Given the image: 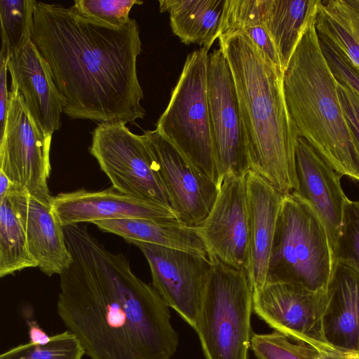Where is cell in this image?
<instances>
[{
  "label": "cell",
  "mask_w": 359,
  "mask_h": 359,
  "mask_svg": "<svg viewBox=\"0 0 359 359\" xmlns=\"http://www.w3.org/2000/svg\"><path fill=\"white\" fill-rule=\"evenodd\" d=\"M72 257L60 274L57 312L90 359H170L178 346L156 290L78 224L63 227Z\"/></svg>",
  "instance_id": "cell-1"
},
{
  "label": "cell",
  "mask_w": 359,
  "mask_h": 359,
  "mask_svg": "<svg viewBox=\"0 0 359 359\" xmlns=\"http://www.w3.org/2000/svg\"><path fill=\"white\" fill-rule=\"evenodd\" d=\"M32 41L48 64L69 117L132 124L144 117L137 74L142 49L135 19L114 27L71 7L34 0Z\"/></svg>",
  "instance_id": "cell-2"
},
{
  "label": "cell",
  "mask_w": 359,
  "mask_h": 359,
  "mask_svg": "<svg viewBox=\"0 0 359 359\" xmlns=\"http://www.w3.org/2000/svg\"><path fill=\"white\" fill-rule=\"evenodd\" d=\"M232 72L245 129L250 170L284 196L297 188L299 135L285 102L283 73L244 34L218 37Z\"/></svg>",
  "instance_id": "cell-3"
},
{
  "label": "cell",
  "mask_w": 359,
  "mask_h": 359,
  "mask_svg": "<svg viewBox=\"0 0 359 359\" xmlns=\"http://www.w3.org/2000/svg\"><path fill=\"white\" fill-rule=\"evenodd\" d=\"M283 91L299 137L342 176L359 182V151L323 54L316 19L303 29L283 72Z\"/></svg>",
  "instance_id": "cell-4"
},
{
  "label": "cell",
  "mask_w": 359,
  "mask_h": 359,
  "mask_svg": "<svg viewBox=\"0 0 359 359\" xmlns=\"http://www.w3.org/2000/svg\"><path fill=\"white\" fill-rule=\"evenodd\" d=\"M334 259L326 229L311 206L294 191L280 208L266 283H285L311 290L327 289Z\"/></svg>",
  "instance_id": "cell-5"
},
{
  "label": "cell",
  "mask_w": 359,
  "mask_h": 359,
  "mask_svg": "<svg viewBox=\"0 0 359 359\" xmlns=\"http://www.w3.org/2000/svg\"><path fill=\"white\" fill-rule=\"evenodd\" d=\"M196 328L206 359H248L253 289L245 270L215 257Z\"/></svg>",
  "instance_id": "cell-6"
},
{
  "label": "cell",
  "mask_w": 359,
  "mask_h": 359,
  "mask_svg": "<svg viewBox=\"0 0 359 359\" xmlns=\"http://www.w3.org/2000/svg\"><path fill=\"white\" fill-rule=\"evenodd\" d=\"M209 50L201 47L187 56L156 129L218 184L207 95Z\"/></svg>",
  "instance_id": "cell-7"
},
{
  "label": "cell",
  "mask_w": 359,
  "mask_h": 359,
  "mask_svg": "<svg viewBox=\"0 0 359 359\" xmlns=\"http://www.w3.org/2000/svg\"><path fill=\"white\" fill-rule=\"evenodd\" d=\"M89 152L117 191L171 209L150 150L126 123L97 124Z\"/></svg>",
  "instance_id": "cell-8"
},
{
  "label": "cell",
  "mask_w": 359,
  "mask_h": 359,
  "mask_svg": "<svg viewBox=\"0 0 359 359\" xmlns=\"http://www.w3.org/2000/svg\"><path fill=\"white\" fill-rule=\"evenodd\" d=\"M51 135L45 134L16 90L11 89L0 137V172L18 187L50 207L48 189Z\"/></svg>",
  "instance_id": "cell-9"
},
{
  "label": "cell",
  "mask_w": 359,
  "mask_h": 359,
  "mask_svg": "<svg viewBox=\"0 0 359 359\" xmlns=\"http://www.w3.org/2000/svg\"><path fill=\"white\" fill-rule=\"evenodd\" d=\"M207 95L218 184L250 170L245 129L230 65L219 48L208 55Z\"/></svg>",
  "instance_id": "cell-10"
},
{
  "label": "cell",
  "mask_w": 359,
  "mask_h": 359,
  "mask_svg": "<svg viewBox=\"0 0 359 359\" xmlns=\"http://www.w3.org/2000/svg\"><path fill=\"white\" fill-rule=\"evenodd\" d=\"M327 288L311 290L285 283H266L253 292V311L270 327L291 340L318 351L335 349L326 341L323 327Z\"/></svg>",
  "instance_id": "cell-11"
},
{
  "label": "cell",
  "mask_w": 359,
  "mask_h": 359,
  "mask_svg": "<svg viewBox=\"0 0 359 359\" xmlns=\"http://www.w3.org/2000/svg\"><path fill=\"white\" fill-rule=\"evenodd\" d=\"M150 150L170 205L180 222L198 227L209 214L219 185L200 172L157 129L141 135Z\"/></svg>",
  "instance_id": "cell-12"
},
{
  "label": "cell",
  "mask_w": 359,
  "mask_h": 359,
  "mask_svg": "<svg viewBox=\"0 0 359 359\" xmlns=\"http://www.w3.org/2000/svg\"><path fill=\"white\" fill-rule=\"evenodd\" d=\"M132 243L149 264L153 287L195 329L210 269L209 257L150 243Z\"/></svg>",
  "instance_id": "cell-13"
},
{
  "label": "cell",
  "mask_w": 359,
  "mask_h": 359,
  "mask_svg": "<svg viewBox=\"0 0 359 359\" xmlns=\"http://www.w3.org/2000/svg\"><path fill=\"white\" fill-rule=\"evenodd\" d=\"M196 228L208 257L248 272L250 229L245 175L223 180L209 214Z\"/></svg>",
  "instance_id": "cell-14"
},
{
  "label": "cell",
  "mask_w": 359,
  "mask_h": 359,
  "mask_svg": "<svg viewBox=\"0 0 359 359\" xmlns=\"http://www.w3.org/2000/svg\"><path fill=\"white\" fill-rule=\"evenodd\" d=\"M50 208L63 227L123 218L178 220L172 209L121 194L112 187L60 193L52 196Z\"/></svg>",
  "instance_id": "cell-15"
},
{
  "label": "cell",
  "mask_w": 359,
  "mask_h": 359,
  "mask_svg": "<svg viewBox=\"0 0 359 359\" xmlns=\"http://www.w3.org/2000/svg\"><path fill=\"white\" fill-rule=\"evenodd\" d=\"M296 172L297 188L294 192L321 219L334 255L348 198L341 185L342 175L299 136L296 148Z\"/></svg>",
  "instance_id": "cell-16"
},
{
  "label": "cell",
  "mask_w": 359,
  "mask_h": 359,
  "mask_svg": "<svg viewBox=\"0 0 359 359\" xmlns=\"http://www.w3.org/2000/svg\"><path fill=\"white\" fill-rule=\"evenodd\" d=\"M7 57L11 89L21 95L43 132L52 136L60 128L65 100L53 79L48 62L32 40Z\"/></svg>",
  "instance_id": "cell-17"
},
{
  "label": "cell",
  "mask_w": 359,
  "mask_h": 359,
  "mask_svg": "<svg viewBox=\"0 0 359 359\" xmlns=\"http://www.w3.org/2000/svg\"><path fill=\"white\" fill-rule=\"evenodd\" d=\"M6 196L21 222L29 252L37 267L48 276L60 275L70 266L72 257L63 226L51 208L14 184Z\"/></svg>",
  "instance_id": "cell-18"
},
{
  "label": "cell",
  "mask_w": 359,
  "mask_h": 359,
  "mask_svg": "<svg viewBox=\"0 0 359 359\" xmlns=\"http://www.w3.org/2000/svg\"><path fill=\"white\" fill-rule=\"evenodd\" d=\"M250 229L248 274L253 292L266 281L278 219L285 196L252 170L245 174Z\"/></svg>",
  "instance_id": "cell-19"
},
{
  "label": "cell",
  "mask_w": 359,
  "mask_h": 359,
  "mask_svg": "<svg viewBox=\"0 0 359 359\" xmlns=\"http://www.w3.org/2000/svg\"><path fill=\"white\" fill-rule=\"evenodd\" d=\"M323 334L332 348L359 355V273L335 262L327 287Z\"/></svg>",
  "instance_id": "cell-20"
},
{
  "label": "cell",
  "mask_w": 359,
  "mask_h": 359,
  "mask_svg": "<svg viewBox=\"0 0 359 359\" xmlns=\"http://www.w3.org/2000/svg\"><path fill=\"white\" fill-rule=\"evenodd\" d=\"M93 224L101 231L119 236L130 243L138 241L208 257L197 228L186 226L178 220L123 218Z\"/></svg>",
  "instance_id": "cell-21"
},
{
  "label": "cell",
  "mask_w": 359,
  "mask_h": 359,
  "mask_svg": "<svg viewBox=\"0 0 359 359\" xmlns=\"http://www.w3.org/2000/svg\"><path fill=\"white\" fill-rule=\"evenodd\" d=\"M172 32L181 42L210 48L218 39L226 0H161Z\"/></svg>",
  "instance_id": "cell-22"
},
{
  "label": "cell",
  "mask_w": 359,
  "mask_h": 359,
  "mask_svg": "<svg viewBox=\"0 0 359 359\" xmlns=\"http://www.w3.org/2000/svg\"><path fill=\"white\" fill-rule=\"evenodd\" d=\"M321 0H266L264 23L276 48L283 72L307 24L316 18Z\"/></svg>",
  "instance_id": "cell-23"
},
{
  "label": "cell",
  "mask_w": 359,
  "mask_h": 359,
  "mask_svg": "<svg viewBox=\"0 0 359 359\" xmlns=\"http://www.w3.org/2000/svg\"><path fill=\"white\" fill-rule=\"evenodd\" d=\"M266 0H226L219 36L235 32L246 35L265 60L283 72L278 55L264 24Z\"/></svg>",
  "instance_id": "cell-24"
},
{
  "label": "cell",
  "mask_w": 359,
  "mask_h": 359,
  "mask_svg": "<svg viewBox=\"0 0 359 359\" xmlns=\"http://www.w3.org/2000/svg\"><path fill=\"white\" fill-rule=\"evenodd\" d=\"M316 28L359 72V13L346 0L321 1Z\"/></svg>",
  "instance_id": "cell-25"
},
{
  "label": "cell",
  "mask_w": 359,
  "mask_h": 359,
  "mask_svg": "<svg viewBox=\"0 0 359 359\" xmlns=\"http://www.w3.org/2000/svg\"><path fill=\"white\" fill-rule=\"evenodd\" d=\"M37 267L25 231L8 196L0 198V277Z\"/></svg>",
  "instance_id": "cell-26"
},
{
  "label": "cell",
  "mask_w": 359,
  "mask_h": 359,
  "mask_svg": "<svg viewBox=\"0 0 359 359\" xmlns=\"http://www.w3.org/2000/svg\"><path fill=\"white\" fill-rule=\"evenodd\" d=\"M34 0H1V53L10 56L32 40Z\"/></svg>",
  "instance_id": "cell-27"
},
{
  "label": "cell",
  "mask_w": 359,
  "mask_h": 359,
  "mask_svg": "<svg viewBox=\"0 0 359 359\" xmlns=\"http://www.w3.org/2000/svg\"><path fill=\"white\" fill-rule=\"evenodd\" d=\"M85 351L76 337L66 330L51 336L44 345L29 341L13 347L0 355V359H82Z\"/></svg>",
  "instance_id": "cell-28"
},
{
  "label": "cell",
  "mask_w": 359,
  "mask_h": 359,
  "mask_svg": "<svg viewBox=\"0 0 359 359\" xmlns=\"http://www.w3.org/2000/svg\"><path fill=\"white\" fill-rule=\"evenodd\" d=\"M250 348L256 359H313V347L294 341L276 331L253 333Z\"/></svg>",
  "instance_id": "cell-29"
},
{
  "label": "cell",
  "mask_w": 359,
  "mask_h": 359,
  "mask_svg": "<svg viewBox=\"0 0 359 359\" xmlns=\"http://www.w3.org/2000/svg\"><path fill=\"white\" fill-rule=\"evenodd\" d=\"M138 0H76L71 8L90 20L114 27H121L131 20L130 11Z\"/></svg>",
  "instance_id": "cell-30"
},
{
  "label": "cell",
  "mask_w": 359,
  "mask_h": 359,
  "mask_svg": "<svg viewBox=\"0 0 359 359\" xmlns=\"http://www.w3.org/2000/svg\"><path fill=\"white\" fill-rule=\"evenodd\" d=\"M334 259V263L345 264L359 273V201L347 198L345 203Z\"/></svg>",
  "instance_id": "cell-31"
},
{
  "label": "cell",
  "mask_w": 359,
  "mask_h": 359,
  "mask_svg": "<svg viewBox=\"0 0 359 359\" xmlns=\"http://www.w3.org/2000/svg\"><path fill=\"white\" fill-rule=\"evenodd\" d=\"M318 37L323 54L335 79L359 95V72L344 55L324 37L320 35Z\"/></svg>",
  "instance_id": "cell-32"
},
{
  "label": "cell",
  "mask_w": 359,
  "mask_h": 359,
  "mask_svg": "<svg viewBox=\"0 0 359 359\" xmlns=\"http://www.w3.org/2000/svg\"><path fill=\"white\" fill-rule=\"evenodd\" d=\"M337 90L344 114L359 151V95L339 82Z\"/></svg>",
  "instance_id": "cell-33"
},
{
  "label": "cell",
  "mask_w": 359,
  "mask_h": 359,
  "mask_svg": "<svg viewBox=\"0 0 359 359\" xmlns=\"http://www.w3.org/2000/svg\"><path fill=\"white\" fill-rule=\"evenodd\" d=\"M8 57L0 53V137L6 124L10 101V92L7 86Z\"/></svg>",
  "instance_id": "cell-34"
},
{
  "label": "cell",
  "mask_w": 359,
  "mask_h": 359,
  "mask_svg": "<svg viewBox=\"0 0 359 359\" xmlns=\"http://www.w3.org/2000/svg\"><path fill=\"white\" fill-rule=\"evenodd\" d=\"M28 327V335L29 342L36 345H44L48 344L51 336L48 335L34 320H26Z\"/></svg>",
  "instance_id": "cell-35"
},
{
  "label": "cell",
  "mask_w": 359,
  "mask_h": 359,
  "mask_svg": "<svg viewBox=\"0 0 359 359\" xmlns=\"http://www.w3.org/2000/svg\"><path fill=\"white\" fill-rule=\"evenodd\" d=\"M313 359H359V355L337 349L318 351L313 348Z\"/></svg>",
  "instance_id": "cell-36"
},
{
  "label": "cell",
  "mask_w": 359,
  "mask_h": 359,
  "mask_svg": "<svg viewBox=\"0 0 359 359\" xmlns=\"http://www.w3.org/2000/svg\"><path fill=\"white\" fill-rule=\"evenodd\" d=\"M13 183L3 172H0V198L6 196Z\"/></svg>",
  "instance_id": "cell-37"
},
{
  "label": "cell",
  "mask_w": 359,
  "mask_h": 359,
  "mask_svg": "<svg viewBox=\"0 0 359 359\" xmlns=\"http://www.w3.org/2000/svg\"><path fill=\"white\" fill-rule=\"evenodd\" d=\"M347 2L359 13V0H346Z\"/></svg>",
  "instance_id": "cell-38"
}]
</instances>
